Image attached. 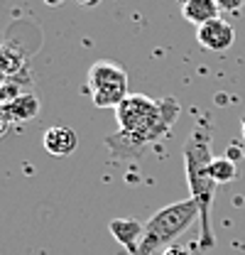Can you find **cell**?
<instances>
[{
  "label": "cell",
  "mask_w": 245,
  "mask_h": 255,
  "mask_svg": "<svg viewBox=\"0 0 245 255\" xmlns=\"http://www.w3.org/2000/svg\"><path fill=\"white\" fill-rule=\"evenodd\" d=\"M164 255H189V251H186V248H182V246H177V243H174L172 248H167V251H164Z\"/></svg>",
  "instance_id": "12"
},
{
  "label": "cell",
  "mask_w": 245,
  "mask_h": 255,
  "mask_svg": "<svg viewBox=\"0 0 245 255\" xmlns=\"http://www.w3.org/2000/svg\"><path fill=\"white\" fill-rule=\"evenodd\" d=\"M218 12H221V7H218L216 0H189L182 7L184 20H189V22L196 25V27H201V25L211 22L216 17H221Z\"/></svg>",
  "instance_id": "9"
},
{
  "label": "cell",
  "mask_w": 245,
  "mask_h": 255,
  "mask_svg": "<svg viewBox=\"0 0 245 255\" xmlns=\"http://www.w3.org/2000/svg\"><path fill=\"white\" fill-rule=\"evenodd\" d=\"M76 2H79V5H86V7H96L101 0H76Z\"/></svg>",
  "instance_id": "13"
},
{
  "label": "cell",
  "mask_w": 245,
  "mask_h": 255,
  "mask_svg": "<svg viewBox=\"0 0 245 255\" xmlns=\"http://www.w3.org/2000/svg\"><path fill=\"white\" fill-rule=\"evenodd\" d=\"M179 116V103L174 98L154 101L145 94H130L116 108V118L121 132L116 137L122 140V152H142L150 142L167 135V130Z\"/></svg>",
  "instance_id": "1"
},
{
  "label": "cell",
  "mask_w": 245,
  "mask_h": 255,
  "mask_svg": "<svg viewBox=\"0 0 245 255\" xmlns=\"http://www.w3.org/2000/svg\"><path fill=\"white\" fill-rule=\"evenodd\" d=\"M211 177H214L216 184H228L238 177V169H236V162L231 157H214L211 162Z\"/></svg>",
  "instance_id": "10"
},
{
  "label": "cell",
  "mask_w": 245,
  "mask_h": 255,
  "mask_svg": "<svg viewBox=\"0 0 245 255\" xmlns=\"http://www.w3.org/2000/svg\"><path fill=\"white\" fill-rule=\"evenodd\" d=\"M177 2H179V5H182V7H184V5H186V2H189V0H177Z\"/></svg>",
  "instance_id": "16"
},
{
  "label": "cell",
  "mask_w": 245,
  "mask_h": 255,
  "mask_svg": "<svg viewBox=\"0 0 245 255\" xmlns=\"http://www.w3.org/2000/svg\"><path fill=\"white\" fill-rule=\"evenodd\" d=\"M44 2H47V5H61L64 0H44Z\"/></svg>",
  "instance_id": "14"
},
{
  "label": "cell",
  "mask_w": 245,
  "mask_h": 255,
  "mask_svg": "<svg viewBox=\"0 0 245 255\" xmlns=\"http://www.w3.org/2000/svg\"><path fill=\"white\" fill-rule=\"evenodd\" d=\"M89 94L96 108H118L127 98V74L113 62H96L89 69L86 79Z\"/></svg>",
  "instance_id": "4"
},
{
  "label": "cell",
  "mask_w": 245,
  "mask_h": 255,
  "mask_svg": "<svg viewBox=\"0 0 245 255\" xmlns=\"http://www.w3.org/2000/svg\"><path fill=\"white\" fill-rule=\"evenodd\" d=\"M5 126H7V123H5V121H2V118H0V135H2V132H5Z\"/></svg>",
  "instance_id": "15"
},
{
  "label": "cell",
  "mask_w": 245,
  "mask_h": 255,
  "mask_svg": "<svg viewBox=\"0 0 245 255\" xmlns=\"http://www.w3.org/2000/svg\"><path fill=\"white\" fill-rule=\"evenodd\" d=\"M199 216H201L199 206L191 196L154 211L145 221V236H142L137 255H164V251L172 248L174 241L182 233H186Z\"/></svg>",
  "instance_id": "3"
},
{
  "label": "cell",
  "mask_w": 245,
  "mask_h": 255,
  "mask_svg": "<svg viewBox=\"0 0 245 255\" xmlns=\"http://www.w3.org/2000/svg\"><path fill=\"white\" fill-rule=\"evenodd\" d=\"M196 39H199V44H201L204 49H209V52H226V49H231L233 42H236V30H233V25L226 22L223 17H216V20H211V22H206V25L199 27Z\"/></svg>",
  "instance_id": "5"
},
{
  "label": "cell",
  "mask_w": 245,
  "mask_h": 255,
  "mask_svg": "<svg viewBox=\"0 0 245 255\" xmlns=\"http://www.w3.org/2000/svg\"><path fill=\"white\" fill-rule=\"evenodd\" d=\"M211 121L199 118L196 126L191 128L189 137L184 140V172H186V184L191 191V199L199 206V219H201V248H214V233H211V206H214L216 184L211 177Z\"/></svg>",
  "instance_id": "2"
},
{
  "label": "cell",
  "mask_w": 245,
  "mask_h": 255,
  "mask_svg": "<svg viewBox=\"0 0 245 255\" xmlns=\"http://www.w3.org/2000/svg\"><path fill=\"white\" fill-rule=\"evenodd\" d=\"M218 2V7L223 10V12H238V10H243L245 0H216Z\"/></svg>",
  "instance_id": "11"
},
{
  "label": "cell",
  "mask_w": 245,
  "mask_h": 255,
  "mask_svg": "<svg viewBox=\"0 0 245 255\" xmlns=\"http://www.w3.org/2000/svg\"><path fill=\"white\" fill-rule=\"evenodd\" d=\"M42 145L52 157H69L79 147V135L66 126H54L44 132Z\"/></svg>",
  "instance_id": "8"
},
{
  "label": "cell",
  "mask_w": 245,
  "mask_h": 255,
  "mask_svg": "<svg viewBox=\"0 0 245 255\" xmlns=\"http://www.w3.org/2000/svg\"><path fill=\"white\" fill-rule=\"evenodd\" d=\"M108 231H111V236L121 243L127 253L137 255L140 243H142V236H145V223L137 221V219L121 216V219H111L108 221Z\"/></svg>",
  "instance_id": "6"
},
{
  "label": "cell",
  "mask_w": 245,
  "mask_h": 255,
  "mask_svg": "<svg viewBox=\"0 0 245 255\" xmlns=\"http://www.w3.org/2000/svg\"><path fill=\"white\" fill-rule=\"evenodd\" d=\"M37 113H39V101L34 94H17L0 106V118L5 123H27L37 118Z\"/></svg>",
  "instance_id": "7"
}]
</instances>
